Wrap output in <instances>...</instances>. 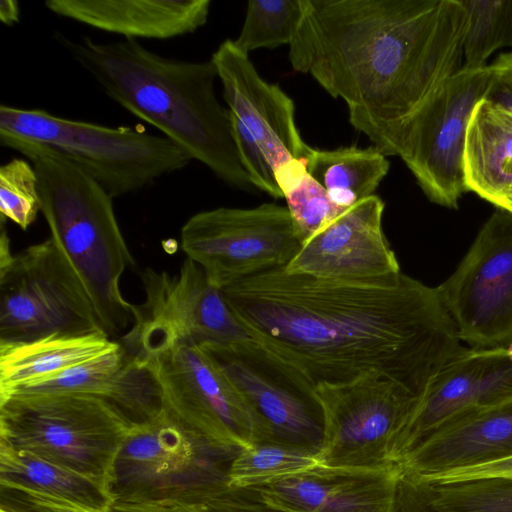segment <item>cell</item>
Instances as JSON below:
<instances>
[{
	"mask_svg": "<svg viewBox=\"0 0 512 512\" xmlns=\"http://www.w3.org/2000/svg\"><path fill=\"white\" fill-rule=\"evenodd\" d=\"M0 512H18V511H15V510L5 507V506H0Z\"/></svg>",
	"mask_w": 512,
	"mask_h": 512,
	"instance_id": "40",
	"label": "cell"
},
{
	"mask_svg": "<svg viewBox=\"0 0 512 512\" xmlns=\"http://www.w3.org/2000/svg\"><path fill=\"white\" fill-rule=\"evenodd\" d=\"M257 343L315 386L379 374L424 398L465 348L436 287L351 284L277 268L222 289Z\"/></svg>",
	"mask_w": 512,
	"mask_h": 512,
	"instance_id": "1",
	"label": "cell"
},
{
	"mask_svg": "<svg viewBox=\"0 0 512 512\" xmlns=\"http://www.w3.org/2000/svg\"><path fill=\"white\" fill-rule=\"evenodd\" d=\"M397 512H440L428 503L402 472L398 483Z\"/></svg>",
	"mask_w": 512,
	"mask_h": 512,
	"instance_id": "37",
	"label": "cell"
},
{
	"mask_svg": "<svg viewBox=\"0 0 512 512\" xmlns=\"http://www.w3.org/2000/svg\"><path fill=\"white\" fill-rule=\"evenodd\" d=\"M404 474L440 512H512V477L421 479Z\"/></svg>",
	"mask_w": 512,
	"mask_h": 512,
	"instance_id": "26",
	"label": "cell"
},
{
	"mask_svg": "<svg viewBox=\"0 0 512 512\" xmlns=\"http://www.w3.org/2000/svg\"><path fill=\"white\" fill-rule=\"evenodd\" d=\"M181 247L209 282L224 289L240 280L285 268L298 252L287 207H219L191 216L181 229Z\"/></svg>",
	"mask_w": 512,
	"mask_h": 512,
	"instance_id": "13",
	"label": "cell"
},
{
	"mask_svg": "<svg viewBox=\"0 0 512 512\" xmlns=\"http://www.w3.org/2000/svg\"><path fill=\"white\" fill-rule=\"evenodd\" d=\"M40 211L38 178L32 164L12 159L0 167V212L26 230Z\"/></svg>",
	"mask_w": 512,
	"mask_h": 512,
	"instance_id": "32",
	"label": "cell"
},
{
	"mask_svg": "<svg viewBox=\"0 0 512 512\" xmlns=\"http://www.w3.org/2000/svg\"><path fill=\"white\" fill-rule=\"evenodd\" d=\"M0 486L29 489L98 511H108L112 504L105 482L4 444Z\"/></svg>",
	"mask_w": 512,
	"mask_h": 512,
	"instance_id": "24",
	"label": "cell"
},
{
	"mask_svg": "<svg viewBox=\"0 0 512 512\" xmlns=\"http://www.w3.org/2000/svg\"><path fill=\"white\" fill-rule=\"evenodd\" d=\"M323 435L317 457L328 468L381 470L398 466L397 443L423 398L379 374L319 384Z\"/></svg>",
	"mask_w": 512,
	"mask_h": 512,
	"instance_id": "9",
	"label": "cell"
},
{
	"mask_svg": "<svg viewBox=\"0 0 512 512\" xmlns=\"http://www.w3.org/2000/svg\"><path fill=\"white\" fill-rule=\"evenodd\" d=\"M191 503L200 505L206 512H280L265 506L248 490L229 487L205 495Z\"/></svg>",
	"mask_w": 512,
	"mask_h": 512,
	"instance_id": "34",
	"label": "cell"
},
{
	"mask_svg": "<svg viewBox=\"0 0 512 512\" xmlns=\"http://www.w3.org/2000/svg\"><path fill=\"white\" fill-rule=\"evenodd\" d=\"M390 163L375 147L314 149L306 159L309 175L339 207L349 209L374 195Z\"/></svg>",
	"mask_w": 512,
	"mask_h": 512,
	"instance_id": "25",
	"label": "cell"
},
{
	"mask_svg": "<svg viewBox=\"0 0 512 512\" xmlns=\"http://www.w3.org/2000/svg\"><path fill=\"white\" fill-rule=\"evenodd\" d=\"M464 172L468 192L512 213V115L484 100L468 127Z\"/></svg>",
	"mask_w": 512,
	"mask_h": 512,
	"instance_id": "22",
	"label": "cell"
},
{
	"mask_svg": "<svg viewBox=\"0 0 512 512\" xmlns=\"http://www.w3.org/2000/svg\"><path fill=\"white\" fill-rule=\"evenodd\" d=\"M471 349L512 347V213L485 221L456 270L437 287Z\"/></svg>",
	"mask_w": 512,
	"mask_h": 512,
	"instance_id": "14",
	"label": "cell"
},
{
	"mask_svg": "<svg viewBox=\"0 0 512 512\" xmlns=\"http://www.w3.org/2000/svg\"><path fill=\"white\" fill-rule=\"evenodd\" d=\"M489 68L490 81L483 100L512 115V52L500 54Z\"/></svg>",
	"mask_w": 512,
	"mask_h": 512,
	"instance_id": "35",
	"label": "cell"
},
{
	"mask_svg": "<svg viewBox=\"0 0 512 512\" xmlns=\"http://www.w3.org/2000/svg\"><path fill=\"white\" fill-rule=\"evenodd\" d=\"M320 465L317 452L305 447L262 442L241 449L232 459L227 476L231 489L248 490Z\"/></svg>",
	"mask_w": 512,
	"mask_h": 512,
	"instance_id": "27",
	"label": "cell"
},
{
	"mask_svg": "<svg viewBox=\"0 0 512 512\" xmlns=\"http://www.w3.org/2000/svg\"><path fill=\"white\" fill-rule=\"evenodd\" d=\"M402 470L317 466L248 491L280 512H397Z\"/></svg>",
	"mask_w": 512,
	"mask_h": 512,
	"instance_id": "19",
	"label": "cell"
},
{
	"mask_svg": "<svg viewBox=\"0 0 512 512\" xmlns=\"http://www.w3.org/2000/svg\"><path fill=\"white\" fill-rule=\"evenodd\" d=\"M145 301L135 306L134 321L122 337L126 352L148 360L178 344H233L253 339L234 315L222 289L187 258L178 273L146 268Z\"/></svg>",
	"mask_w": 512,
	"mask_h": 512,
	"instance_id": "10",
	"label": "cell"
},
{
	"mask_svg": "<svg viewBox=\"0 0 512 512\" xmlns=\"http://www.w3.org/2000/svg\"><path fill=\"white\" fill-rule=\"evenodd\" d=\"M1 217L0 345L103 333L76 272L49 239L18 254Z\"/></svg>",
	"mask_w": 512,
	"mask_h": 512,
	"instance_id": "8",
	"label": "cell"
},
{
	"mask_svg": "<svg viewBox=\"0 0 512 512\" xmlns=\"http://www.w3.org/2000/svg\"><path fill=\"white\" fill-rule=\"evenodd\" d=\"M275 180L301 245L348 210L337 206L309 175L306 160L294 159L280 166Z\"/></svg>",
	"mask_w": 512,
	"mask_h": 512,
	"instance_id": "28",
	"label": "cell"
},
{
	"mask_svg": "<svg viewBox=\"0 0 512 512\" xmlns=\"http://www.w3.org/2000/svg\"><path fill=\"white\" fill-rule=\"evenodd\" d=\"M466 25L459 0H304L289 58L393 156L406 124L462 69Z\"/></svg>",
	"mask_w": 512,
	"mask_h": 512,
	"instance_id": "2",
	"label": "cell"
},
{
	"mask_svg": "<svg viewBox=\"0 0 512 512\" xmlns=\"http://www.w3.org/2000/svg\"><path fill=\"white\" fill-rule=\"evenodd\" d=\"M384 207L376 195L352 206L303 243L284 270L351 284L394 283L402 271L383 231Z\"/></svg>",
	"mask_w": 512,
	"mask_h": 512,
	"instance_id": "16",
	"label": "cell"
},
{
	"mask_svg": "<svg viewBox=\"0 0 512 512\" xmlns=\"http://www.w3.org/2000/svg\"><path fill=\"white\" fill-rule=\"evenodd\" d=\"M127 359L128 353L121 345L110 352L69 367L50 377L19 387L9 393L86 394L102 398L111 404Z\"/></svg>",
	"mask_w": 512,
	"mask_h": 512,
	"instance_id": "30",
	"label": "cell"
},
{
	"mask_svg": "<svg viewBox=\"0 0 512 512\" xmlns=\"http://www.w3.org/2000/svg\"><path fill=\"white\" fill-rule=\"evenodd\" d=\"M56 40L112 100L160 130L192 160L233 188H254L238 155L229 110L217 98L211 59L166 58L132 39L101 44L56 33Z\"/></svg>",
	"mask_w": 512,
	"mask_h": 512,
	"instance_id": "3",
	"label": "cell"
},
{
	"mask_svg": "<svg viewBox=\"0 0 512 512\" xmlns=\"http://www.w3.org/2000/svg\"><path fill=\"white\" fill-rule=\"evenodd\" d=\"M30 160L38 178L40 211L51 238L76 272L108 336L133 324L135 306L120 289L134 265L113 208V197L62 154L30 142L0 139Z\"/></svg>",
	"mask_w": 512,
	"mask_h": 512,
	"instance_id": "4",
	"label": "cell"
},
{
	"mask_svg": "<svg viewBox=\"0 0 512 512\" xmlns=\"http://www.w3.org/2000/svg\"><path fill=\"white\" fill-rule=\"evenodd\" d=\"M238 452L189 432L162 409L126 436L107 481L112 503L192 501L220 491Z\"/></svg>",
	"mask_w": 512,
	"mask_h": 512,
	"instance_id": "7",
	"label": "cell"
},
{
	"mask_svg": "<svg viewBox=\"0 0 512 512\" xmlns=\"http://www.w3.org/2000/svg\"><path fill=\"white\" fill-rule=\"evenodd\" d=\"M0 139L30 142L62 154L113 198L142 190L192 160L164 136L4 104L0 106Z\"/></svg>",
	"mask_w": 512,
	"mask_h": 512,
	"instance_id": "5",
	"label": "cell"
},
{
	"mask_svg": "<svg viewBox=\"0 0 512 512\" xmlns=\"http://www.w3.org/2000/svg\"><path fill=\"white\" fill-rule=\"evenodd\" d=\"M211 61L222 83L231 123L254 140L274 175L291 160H306L313 148L298 131L293 100L277 84L265 81L231 39L220 44Z\"/></svg>",
	"mask_w": 512,
	"mask_h": 512,
	"instance_id": "17",
	"label": "cell"
},
{
	"mask_svg": "<svg viewBox=\"0 0 512 512\" xmlns=\"http://www.w3.org/2000/svg\"><path fill=\"white\" fill-rule=\"evenodd\" d=\"M504 476L512 477V457L467 468L437 478ZM430 479V478H429Z\"/></svg>",
	"mask_w": 512,
	"mask_h": 512,
	"instance_id": "38",
	"label": "cell"
},
{
	"mask_svg": "<svg viewBox=\"0 0 512 512\" xmlns=\"http://www.w3.org/2000/svg\"><path fill=\"white\" fill-rule=\"evenodd\" d=\"M0 506L18 512H108L85 508L25 488L0 486Z\"/></svg>",
	"mask_w": 512,
	"mask_h": 512,
	"instance_id": "33",
	"label": "cell"
},
{
	"mask_svg": "<svg viewBox=\"0 0 512 512\" xmlns=\"http://www.w3.org/2000/svg\"><path fill=\"white\" fill-rule=\"evenodd\" d=\"M280 442L318 451L322 413L315 385L299 370L250 339L198 345Z\"/></svg>",
	"mask_w": 512,
	"mask_h": 512,
	"instance_id": "15",
	"label": "cell"
},
{
	"mask_svg": "<svg viewBox=\"0 0 512 512\" xmlns=\"http://www.w3.org/2000/svg\"><path fill=\"white\" fill-rule=\"evenodd\" d=\"M512 457V399L436 431L398 462L402 472L437 478Z\"/></svg>",
	"mask_w": 512,
	"mask_h": 512,
	"instance_id": "20",
	"label": "cell"
},
{
	"mask_svg": "<svg viewBox=\"0 0 512 512\" xmlns=\"http://www.w3.org/2000/svg\"><path fill=\"white\" fill-rule=\"evenodd\" d=\"M467 15L463 67L478 70L496 50L512 46V0H459Z\"/></svg>",
	"mask_w": 512,
	"mask_h": 512,
	"instance_id": "29",
	"label": "cell"
},
{
	"mask_svg": "<svg viewBox=\"0 0 512 512\" xmlns=\"http://www.w3.org/2000/svg\"><path fill=\"white\" fill-rule=\"evenodd\" d=\"M304 16V0H251L234 45L249 55L259 48L290 45Z\"/></svg>",
	"mask_w": 512,
	"mask_h": 512,
	"instance_id": "31",
	"label": "cell"
},
{
	"mask_svg": "<svg viewBox=\"0 0 512 512\" xmlns=\"http://www.w3.org/2000/svg\"><path fill=\"white\" fill-rule=\"evenodd\" d=\"M489 65L449 77L400 132L393 148L425 196L457 209L468 192L464 156L468 127L490 81Z\"/></svg>",
	"mask_w": 512,
	"mask_h": 512,
	"instance_id": "11",
	"label": "cell"
},
{
	"mask_svg": "<svg viewBox=\"0 0 512 512\" xmlns=\"http://www.w3.org/2000/svg\"><path fill=\"white\" fill-rule=\"evenodd\" d=\"M108 512H206L200 505L182 501L112 503Z\"/></svg>",
	"mask_w": 512,
	"mask_h": 512,
	"instance_id": "36",
	"label": "cell"
},
{
	"mask_svg": "<svg viewBox=\"0 0 512 512\" xmlns=\"http://www.w3.org/2000/svg\"><path fill=\"white\" fill-rule=\"evenodd\" d=\"M142 362L159 384L163 411L182 428L235 451L271 442L263 422L198 345L181 343Z\"/></svg>",
	"mask_w": 512,
	"mask_h": 512,
	"instance_id": "12",
	"label": "cell"
},
{
	"mask_svg": "<svg viewBox=\"0 0 512 512\" xmlns=\"http://www.w3.org/2000/svg\"><path fill=\"white\" fill-rule=\"evenodd\" d=\"M210 0H47L61 17L126 39H169L193 33L208 20Z\"/></svg>",
	"mask_w": 512,
	"mask_h": 512,
	"instance_id": "21",
	"label": "cell"
},
{
	"mask_svg": "<svg viewBox=\"0 0 512 512\" xmlns=\"http://www.w3.org/2000/svg\"><path fill=\"white\" fill-rule=\"evenodd\" d=\"M19 4L14 0H2L0 3V20L3 24L12 26L19 21Z\"/></svg>",
	"mask_w": 512,
	"mask_h": 512,
	"instance_id": "39",
	"label": "cell"
},
{
	"mask_svg": "<svg viewBox=\"0 0 512 512\" xmlns=\"http://www.w3.org/2000/svg\"><path fill=\"white\" fill-rule=\"evenodd\" d=\"M512 399V349H467L436 376L401 435L395 461L441 428Z\"/></svg>",
	"mask_w": 512,
	"mask_h": 512,
	"instance_id": "18",
	"label": "cell"
},
{
	"mask_svg": "<svg viewBox=\"0 0 512 512\" xmlns=\"http://www.w3.org/2000/svg\"><path fill=\"white\" fill-rule=\"evenodd\" d=\"M132 426L114 406L92 395H0V444L106 484Z\"/></svg>",
	"mask_w": 512,
	"mask_h": 512,
	"instance_id": "6",
	"label": "cell"
},
{
	"mask_svg": "<svg viewBox=\"0 0 512 512\" xmlns=\"http://www.w3.org/2000/svg\"><path fill=\"white\" fill-rule=\"evenodd\" d=\"M121 344L107 334L50 336L0 345V395L110 352Z\"/></svg>",
	"mask_w": 512,
	"mask_h": 512,
	"instance_id": "23",
	"label": "cell"
}]
</instances>
